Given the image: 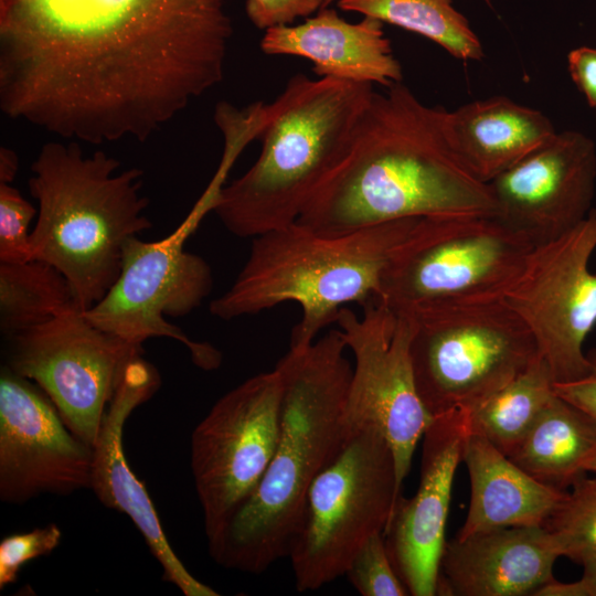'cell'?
Returning <instances> with one entry per match:
<instances>
[{"instance_id":"cell-1","label":"cell","mask_w":596,"mask_h":596,"mask_svg":"<svg viewBox=\"0 0 596 596\" xmlns=\"http://www.w3.org/2000/svg\"><path fill=\"white\" fill-rule=\"evenodd\" d=\"M226 0H0V108L63 139L145 141L216 86Z\"/></svg>"},{"instance_id":"cell-2","label":"cell","mask_w":596,"mask_h":596,"mask_svg":"<svg viewBox=\"0 0 596 596\" xmlns=\"http://www.w3.org/2000/svg\"><path fill=\"white\" fill-rule=\"evenodd\" d=\"M496 214L490 184L453 145L448 110L400 82L373 92L343 156L296 222L334 235L404 219Z\"/></svg>"},{"instance_id":"cell-3","label":"cell","mask_w":596,"mask_h":596,"mask_svg":"<svg viewBox=\"0 0 596 596\" xmlns=\"http://www.w3.org/2000/svg\"><path fill=\"white\" fill-rule=\"evenodd\" d=\"M339 329L289 347L277 362L281 384L275 453L258 486L210 552L221 566L262 574L288 556L309 488L349 435L345 404L353 365Z\"/></svg>"},{"instance_id":"cell-4","label":"cell","mask_w":596,"mask_h":596,"mask_svg":"<svg viewBox=\"0 0 596 596\" xmlns=\"http://www.w3.org/2000/svg\"><path fill=\"white\" fill-rule=\"evenodd\" d=\"M119 167L102 150L85 155L74 141L44 143L31 164L28 185L39 203L33 259L65 276L81 311L115 284L127 242L152 226L142 170Z\"/></svg>"},{"instance_id":"cell-5","label":"cell","mask_w":596,"mask_h":596,"mask_svg":"<svg viewBox=\"0 0 596 596\" xmlns=\"http://www.w3.org/2000/svg\"><path fill=\"white\" fill-rule=\"evenodd\" d=\"M419 219H404L344 234H321L295 222L253 237L231 287L210 304L222 320L254 316L292 301L301 318L289 347L309 344L342 308L377 300L384 270Z\"/></svg>"},{"instance_id":"cell-6","label":"cell","mask_w":596,"mask_h":596,"mask_svg":"<svg viewBox=\"0 0 596 596\" xmlns=\"http://www.w3.org/2000/svg\"><path fill=\"white\" fill-rule=\"evenodd\" d=\"M373 85L294 75L268 104L253 166L224 185L213 212L238 237H255L297 221L343 156Z\"/></svg>"},{"instance_id":"cell-7","label":"cell","mask_w":596,"mask_h":596,"mask_svg":"<svg viewBox=\"0 0 596 596\" xmlns=\"http://www.w3.org/2000/svg\"><path fill=\"white\" fill-rule=\"evenodd\" d=\"M401 309L413 319L415 382L433 417L470 414L539 355L531 331L503 297Z\"/></svg>"},{"instance_id":"cell-8","label":"cell","mask_w":596,"mask_h":596,"mask_svg":"<svg viewBox=\"0 0 596 596\" xmlns=\"http://www.w3.org/2000/svg\"><path fill=\"white\" fill-rule=\"evenodd\" d=\"M402 493L391 447L374 423L349 427L336 458L311 483L288 557L299 592L345 574L362 545L384 533Z\"/></svg>"},{"instance_id":"cell-9","label":"cell","mask_w":596,"mask_h":596,"mask_svg":"<svg viewBox=\"0 0 596 596\" xmlns=\"http://www.w3.org/2000/svg\"><path fill=\"white\" fill-rule=\"evenodd\" d=\"M533 246L496 215L419 219L390 258L377 300L401 309L503 297Z\"/></svg>"},{"instance_id":"cell-10","label":"cell","mask_w":596,"mask_h":596,"mask_svg":"<svg viewBox=\"0 0 596 596\" xmlns=\"http://www.w3.org/2000/svg\"><path fill=\"white\" fill-rule=\"evenodd\" d=\"M221 185L211 181L184 221L168 236L153 241L130 238L120 274L107 294L84 316L97 328L129 343L142 345L151 338L182 343L192 362L212 371L222 362L210 343L191 340L167 317H184L200 307L213 287L209 263L184 249V243L203 216L213 211Z\"/></svg>"},{"instance_id":"cell-11","label":"cell","mask_w":596,"mask_h":596,"mask_svg":"<svg viewBox=\"0 0 596 596\" xmlns=\"http://www.w3.org/2000/svg\"><path fill=\"white\" fill-rule=\"evenodd\" d=\"M281 393L276 368L256 374L220 397L192 432L190 466L209 552L272 460L279 436Z\"/></svg>"},{"instance_id":"cell-12","label":"cell","mask_w":596,"mask_h":596,"mask_svg":"<svg viewBox=\"0 0 596 596\" xmlns=\"http://www.w3.org/2000/svg\"><path fill=\"white\" fill-rule=\"evenodd\" d=\"M4 365L35 383L67 427L93 446L126 364L143 352L77 308L6 337Z\"/></svg>"},{"instance_id":"cell-13","label":"cell","mask_w":596,"mask_h":596,"mask_svg":"<svg viewBox=\"0 0 596 596\" xmlns=\"http://www.w3.org/2000/svg\"><path fill=\"white\" fill-rule=\"evenodd\" d=\"M358 316L349 307L336 323L354 358L345 421L374 423L394 457L397 489L411 469L418 441L433 421L417 391L411 358L413 319L406 310L374 300Z\"/></svg>"},{"instance_id":"cell-14","label":"cell","mask_w":596,"mask_h":596,"mask_svg":"<svg viewBox=\"0 0 596 596\" xmlns=\"http://www.w3.org/2000/svg\"><path fill=\"white\" fill-rule=\"evenodd\" d=\"M596 209L573 230L535 245L503 295L531 331L555 383L584 376L589 368L584 343L596 324Z\"/></svg>"},{"instance_id":"cell-15","label":"cell","mask_w":596,"mask_h":596,"mask_svg":"<svg viewBox=\"0 0 596 596\" xmlns=\"http://www.w3.org/2000/svg\"><path fill=\"white\" fill-rule=\"evenodd\" d=\"M93 450L64 423L50 397L6 365L0 373V500L91 488Z\"/></svg>"},{"instance_id":"cell-16","label":"cell","mask_w":596,"mask_h":596,"mask_svg":"<svg viewBox=\"0 0 596 596\" xmlns=\"http://www.w3.org/2000/svg\"><path fill=\"white\" fill-rule=\"evenodd\" d=\"M489 184L498 219L534 246L553 241L592 211L596 146L583 132H556Z\"/></svg>"},{"instance_id":"cell-17","label":"cell","mask_w":596,"mask_h":596,"mask_svg":"<svg viewBox=\"0 0 596 596\" xmlns=\"http://www.w3.org/2000/svg\"><path fill=\"white\" fill-rule=\"evenodd\" d=\"M469 429V413L434 416L422 438L416 493L398 498L384 531L390 557L409 595H437L451 489Z\"/></svg>"},{"instance_id":"cell-18","label":"cell","mask_w":596,"mask_h":596,"mask_svg":"<svg viewBox=\"0 0 596 596\" xmlns=\"http://www.w3.org/2000/svg\"><path fill=\"white\" fill-rule=\"evenodd\" d=\"M141 354L126 364L92 446L89 489L102 504L129 517L159 562L162 579L173 584L184 596H217L219 593L196 579L174 553L145 485L132 472L125 456L126 421L160 386L157 369Z\"/></svg>"},{"instance_id":"cell-19","label":"cell","mask_w":596,"mask_h":596,"mask_svg":"<svg viewBox=\"0 0 596 596\" xmlns=\"http://www.w3.org/2000/svg\"><path fill=\"white\" fill-rule=\"evenodd\" d=\"M561 557L544 525L509 526L446 541L437 595L535 596Z\"/></svg>"},{"instance_id":"cell-20","label":"cell","mask_w":596,"mask_h":596,"mask_svg":"<svg viewBox=\"0 0 596 596\" xmlns=\"http://www.w3.org/2000/svg\"><path fill=\"white\" fill-rule=\"evenodd\" d=\"M260 50L272 56H297L312 63L318 77L379 84L390 87L403 79L383 22L363 17L352 23L333 9L323 8L300 24L265 31Z\"/></svg>"},{"instance_id":"cell-21","label":"cell","mask_w":596,"mask_h":596,"mask_svg":"<svg viewBox=\"0 0 596 596\" xmlns=\"http://www.w3.org/2000/svg\"><path fill=\"white\" fill-rule=\"evenodd\" d=\"M461 460L470 479V503L455 536L498 528L545 525L566 496V491L529 475L471 429Z\"/></svg>"},{"instance_id":"cell-22","label":"cell","mask_w":596,"mask_h":596,"mask_svg":"<svg viewBox=\"0 0 596 596\" xmlns=\"http://www.w3.org/2000/svg\"><path fill=\"white\" fill-rule=\"evenodd\" d=\"M448 128L464 162L486 183L557 132L540 110L504 96L473 100L448 110Z\"/></svg>"},{"instance_id":"cell-23","label":"cell","mask_w":596,"mask_h":596,"mask_svg":"<svg viewBox=\"0 0 596 596\" xmlns=\"http://www.w3.org/2000/svg\"><path fill=\"white\" fill-rule=\"evenodd\" d=\"M508 457L541 482L564 490L596 457V422L555 394Z\"/></svg>"},{"instance_id":"cell-24","label":"cell","mask_w":596,"mask_h":596,"mask_svg":"<svg viewBox=\"0 0 596 596\" xmlns=\"http://www.w3.org/2000/svg\"><path fill=\"white\" fill-rule=\"evenodd\" d=\"M554 379L540 354L469 414L470 429L510 455L555 395Z\"/></svg>"},{"instance_id":"cell-25","label":"cell","mask_w":596,"mask_h":596,"mask_svg":"<svg viewBox=\"0 0 596 596\" xmlns=\"http://www.w3.org/2000/svg\"><path fill=\"white\" fill-rule=\"evenodd\" d=\"M73 308L77 307L72 288L54 266L40 259L0 263V329L4 337L40 326Z\"/></svg>"},{"instance_id":"cell-26","label":"cell","mask_w":596,"mask_h":596,"mask_svg":"<svg viewBox=\"0 0 596 596\" xmlns=\"http://www.w3.org/2000/svg\"><path fill=\"white\" fill-rule=\"evenodd\" d=\"M343 11L372 17L417 33L462 61H479L483 47L453 0H339Z\"/></svg>"},{"instance_id":"cell-27","label":"cell","mask_w":596,"mask_h":596,"mask_svg":"<svg viewBox=\"0 0 596 596\" xmlns=\"http://www.w3.org/2000/svg\"><path fill=\"white\" fill-rule=\"evenodd\" d=\"M561 557L582 566L596 560V477H582L544 525Z\"/></svg>"},{"instance_id":"cell-28","label":"cell","mask_w":596,"mask_h":596,"mask_svg":"<svg viewBox=\"0 0 596 596\" xmlns=\"http://www.w3.org/2000/svg\"><path fill=\"white\" fill-rule=\"evenodd\" d=\"M344 575L362 596L409 595L392 563L384 533L374 534L362 545Z\"/></svg>"},{"instance_id":"cell-29","label":"cell","mask_w":596,"mask_h":596,"mask_svg":"<svg viewBox=\"0 0 596 596\" xmlns=\"http://www.w3.org/2000/svg\"><path fill=\"white\" fill-rule=\"evenodd\" d=\"M35 207L11 184L0 183V263L33 259L29 226Z\"/></svg>"},{"instance_id":"cell-30","label":"cell","mask_w":596,"mask_h":596,"mask_svg":"<svg viewBox=\"0 0 596 596\" xmlns=\"http://www.w3.org/2000/svg\"><path fill=\"white\" fill-rule=\"evenodd\" d=\"M61 540L62 531L55 523L3 538L0 542V589L14 584L28 562L51 554Z\"/></svg>"},{"instance_id":"cell-31","label":"cell","mask_w":596,"mask_h":596,"mask_svg":"<svg viewBox=\"0 0 596 596\" xmlns=\"http://www.w3.org/2000/svg\"><path fill=\"white\" fill-rule=\"evenodd\" d=\"M323 0H246L249 21L259 30L290 25L322 9Z\"/></svg>"},{"instance_id":"cell-32","label":"cell","mask_w":596,"mask_h":596,"mask_svg":"<svg viewBox=\"0 0 596 596\" xmlns=\"http://www.w3.org/2000/svg\"><path fill=\"white\" fill-rule=\"evenodd\" d=\"M587 358V373L574 381L554 383V392L596 422V349L589 351Z\"/></svg>"},{"instance_id":"cell-33","label":"cell","mask_w":596,"mask_h":596,"mask_svg":"<svg viewBox=\"0 0 596 596\" xmlns=\"http://www.w3.org/2000/svg\"><path fill=\"white\" fill-rule=\"evenodd\" d=\"M571 77L590 107L596 109V47L579 46L567 55Z\"/></svg>"},{"instance_id":"cell-34","label":"cell","mask_w":596,"mask_h":596,"mask_svg":"<svg viewBox=\"0 0 596 596\" xmlns=\"http://www.w3.org/2000/svg\"><path fill=\"white\" fill-rule=\"evenodd\" d=\"M535 596H596V560L583 565V575L571 583L556 579L536 592Z\"/></svg>"},{"instance_id":"cell-35","label":"cell","mask_w":596,"mask_h":596,"mask_svg":"<svg viewBox=\"0 0 596 596\" xmlns=\"http://www.w3.org/2000/svg\"><path fill=\"white\" fill-rule=\"evenodd\" d=\"M19 160L17 153L7 147L0 148V183L10 184L18 172Z\"/></svg>"},{"instance_id":"cell-36","label":"cell","mask_w":596,"mask_h":596,"mask_svg":"<svg viewBox=\"0 0 596 596\" xmlns=\"http://www.w3.org/2000/svg\"><path fill=\"white\" fill-rule=\"evenodd\" d=\"M587 471L596 473V457L588 462Z\"/></svg>"},{"instance_id":"cell-37","label":"cell","mask_w":596,"mask_h":596,"mask_svg":"<svg viewBox=\"0 0 596 596\" xmlns=\"http://www.w3.org/2000/svg\"><path fill=\"white\" fill-rule=\"evenodd\" d=\"M338 1L339 0H323L322 9L328 8L330 4H332L333 2H338Z\"/></svg>"},{"instance_id":"cell-38","label":"cell","mask_w":596,"mask_h":596,"mask_svg":"<svg viewBox=\"0 0 596 596\" xmlns=\"http://www.w3.org/2000/svg\"><path fill=\"white\" fill-rule=\"evenodd\" d=\"M482 1L487 2L488 4H490V0H482Z\"/></svg>"}]
</instances>
